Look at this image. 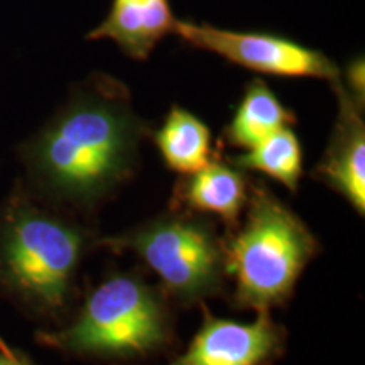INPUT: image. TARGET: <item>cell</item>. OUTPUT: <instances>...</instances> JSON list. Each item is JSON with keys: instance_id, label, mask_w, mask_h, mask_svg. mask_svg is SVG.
<instances>
[{"instance_id": "30bf717a", "label": "cell", "mask_w": 365, "mask_h": 365, "mask_svg": "<svg viewBox=\"0 0 365 365\" xmlns=\"http://www.w3.org/2000/svg\"><path fill=\"white\" fill-rule=\"evenodd\" d=\"M176 21L170 0H113L107 17L88 39H110L125 56L144 61L168 34L175 33Z\"/></svg>"}, {"instance_id": "ba28073f", "label": "cell", "mask_w": 365, "mask_h": 365, "mask_svg": "<svg viewBox=\"0 0 365 365\" xmlns=\"http://www.w3.org/2000/svg\"><path fill=\"white\" fill-rule=\"evenodd\" d=\"M339 113L323 156L313 168V180L349 202L360 217L365 212V124L364 107L345 90L341 80L331 83Z\"/></svg>"}, {"instance_id": "277c9868", "label": "cell", "mask_w": 365, "mask_h": 365, "mask_svg": "<svg viewBox=\"0 0 365 365\" xmlns=\"http://www.w3.org/2000/svg\"><path fill=\"white\" fill-rule=\"evenodd\" d=\"M223 242L232 307L255 313L284 307L319 250L307 223L262 182L249 185L240 222Z\"/></svg>"}, {"instance_id": "9c48e42d", "label": "cell", "mask_w": 365, "mask_h": 365, "mask_svg": "<svg viewBox=\"0 0 365 365\" xmlns=\"http://www.w3.org/2000/svg\"><path fill=\"white\" fill-rule=\"evenodd\" d=\"M249 185L245 171L230 163L212 159L202 170L180 178L173 191L171 207L200 215H215L232 230L244 213Z\"/></svg>"}, {"instance_id": "2e32d148", "label": "cell", "mask_w": 365, "mask_h": 365, "mask_svg": "<svg viewBox=\"0 0 365 365\" xmlns=\"http://www.w3.org/2000/svg\"><path fill=\"white\" fill-rule=\"evenodd\" d=\"M0 352H7V354H11V352H14V350L11 349V346H9L6 341L2 340V336H0Z\"/></svg>"}, {"instance_id": "5b68a950", "label": "cell", "mask_w": 365, "mask_h": 365, "mask_svg": "<svg viewBox=\"0 0 365 365\" xmlns=\"http://www.w3.org/2000/svg\"><path fill=\"white\" fill-rule=\"evenodd\" d=\"M98 245L117 254H132L153 271L159 289L181 307H195L225 291V242L212 218L182 208L161 215Z\"/></svg>"}, {"instance_id": "8992f818", "label": "cell", "mask_w": 365, "mask_h": 365, "mask_svg": "<svg viewBox=\"0 0 365 365\" xmlns=\"http://www.w3.org/2000/svg\"><path fill=\"white\" fill-rule=\"evenodd\" d=\"M175 34L193 48L205 49L247 70L287 78H341L327 54L271 33H242L210 24L176 21Z\"/></svg>"}, {"instance_id": "8fae6325", "label": "cell", "mask_w": 365, "mask_h": 365, "mask_svg": "<svg viewBox=\"0 0 365 365\" xmlns=\"http://www.w3.org/2000/svg\"><path fill=\"white\" fill-rule=\"evenodd\" d=\"M296 115L262 80L247 83L234 117L222 132L230 148L247 150L282 127H293Z\"/></svg>"}, {"instance_id": "4fadbf2b", "label": "cell", "mask_w": 365, "mask_h": 365, "mask_svg": "<svg viewBox=\"0 0 365 365\" xmlns=\"http://www.w3.org/2000/svg\"><path fill=\"white\" fill-rule=\"evenodd\" d=\"M240 171L262 173L296 193L303 176V148L291 127H282L257 145L228 158Z\"/></svg>"}, {"instance_id": "9a60e30c", "label": "cell", "mask_w": 365, "mask_h": 365, "mask_svg": "<svg viewBox=\"0 0 365 365\" xmlns=\"http://www.w3.org/2000/svg\"><path fill=\"white\" fill-rule=\"evenodd\" d=\"M0 365H34L17 352H0Z\"/></svg>"}, {"instance_id": "3957f363", "label": "cell", "mask_w": 365, "mask_h": 365, "mask_svg": "<svg viewBox=\"0 0 365 365\" xmlns=\"http://www.w3.org/2000/svg\"><path fill=\"white\" fill-rule=\"evenodd\" d=\"M38 344L70 357L110 365H135L176 341L170 301L137 272H113L100 281L58 330L36 335Z\"/></svg>"}, {"instance_id": "7a4b0ae2", "label": "cell", "mask_w": 365, "mask_h": 365, "mask_svg": "<svg viewBox=\"0 0 365 365\" xmlns=\"http://www.w3.org/2000/svg\"><path fill=\"white\" fill-rule=\"evenodd\" d=\"M98 239L66 210L19 188L0 205V294L56 322L78 296L85 255Z\"/></svg>"}, {"instance_id": "5bb4252c", "label": "cell", "mask_w": 365, "mask_h": 365, "mask_svg": "<svg viewBox=\"0 0 365 365\" xmlns=\"http://www.w3.org/2000/svg\"><path fill=\"white\" fill-rule=\"evenodd\" d=\"M341 83H344L345 90L352 95V98L355 100V102L364 107L365 86H364V59L362 58L354 59V61L346 66L345 81L341 80Z\"/></svg>"}, {"instance_id": "6da1fadb", "label": "cell", "mask_w": 365, "mask_h": 365, "mask_svg": "<svg viewBox=\"0 0 365 365\" xmlns=\"http://www.w3.org/2000/svg\"><path fill=\"white\" fill-rule=\"evenodd\" d=\"M149 124L120 80L95 73L22 145L34 195L66 212H90L135 175Z\"/></svg>"}, {"instance_id": "7c38bea8", "label": "cell", "mask_w": 365, "mask_h": 365, "mask_svg": "<svg viewBox=\"0 0 365 365\" xmlns=\"http://www.w3.org/2000/svg\"><path fill=\"white\" fill-rule=\"evenodd\" d=\"M154 144L166 168L180 175L202 170L215 159L208 125L180 105H173L161 127L154 132Z\"/></svg>"}, {"instance_id": "52a82bcc", "label": "cell", "mask_w": 365, "mask_h": 365, "mask_svg": "<svg viewBox=\"0 0 365 365\" xmlns=\"http://www.w3.org/2000/svg\"><path fill=\"white\" fill-rule=\"evenodd\" d=\"M287 331L271 312L250 323L217 318L203 304V323L170 365H274L286 354Z\"/></svg>"}]
</instances>
